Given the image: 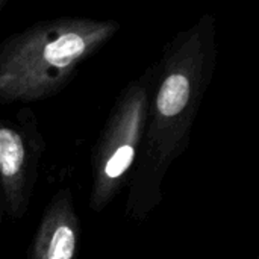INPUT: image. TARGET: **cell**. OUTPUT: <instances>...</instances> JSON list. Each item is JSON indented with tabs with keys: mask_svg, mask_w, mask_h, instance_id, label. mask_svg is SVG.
I'll list each match as a JSON object with an SVG mask.
<instances>
[{
	"mask_svg": "<svg viewBox=\"0 0 259 259\" xmlns=\"http://www.w3.org/2000/svg\"><path fill=\"white\" fill-rule=\"evenodd\" d=\"M217 53L215 17L203 14L178 32L153 64L144 140L127 181V219L143 222L161 205L165 176L190 146Z\"/></svg>",
	"mask_w": 259,
	"mask_h": 259,
	"instance_id": "1",
	"label": "cell"
},
{
	"mask_svg": "<svg viewBox=\"0 0 259 259\" xmlns=\"http://www.w3.org/2000/svg\"><path fill=\"white\" fill-rule=\"evenodd\" d=\"M120 29L112 18L56 17L8 35L0 41V105L58 96Z\"/></svg>",
	"mask_w": 259,
	"mask_h": 259,
	"instance_id": "2",
	"label": "cell"
},
{
	"mask_svg": "<svg viewBox=\"0 0 259 259\" xmlns=\"http://www.w3.org/2000/svg\"><path fill=\"white\" fill-rule=\"evenodd\" d=\"M153 65L126 83L117 96L90 158L88 206L103 212L127 185L147 123Z\"/></svg>",
	"mask_w": 259,
	"mask_h": 259,
	"instance_id": "3",
	"label": "cell"
},
{
	"mask_svg": "<svg viewBox=\"0 0 259 259\" xmlns=\"http://www.w3.org/2000/svg\"><path fill=\"white\" fill-rule=\"evenodd\" d=\"M44 152L46 140L32 109L0 118V205L8 219L23 220L27 214Z\"/></svg>",
	"mask_w": 259,
	"mask_h": 259,
	"instance_id": "4",
	"label": "cell"
},
{
	"mask_svg": "<svg viewBox=\"0 0 259 259\" xmlns=\"http://www.w3.org/2000/svg\"><path fill=\"white\" fill-rule=\"evenodd\" d=\"M79 241L80 217L71 190L62 187L47 202L26 259H77Z\"/></svg>",
	"mask_w": 259,
	"mask_h": 259,
	"instance_id": "5",
	"label": "cell"
},
{
	"mask_svg": "<svg viewBox=\"0 0 259 259\" xmlns=\"http://www.w3.org/2000/svg\"><path fill=\"white\" fill-rule=\"evenodd\" d=\"M6 5H8V0H0V14H2L3 11H5Z\"/></svg>",
	"mask_w": 259,
	"mask_h": 259,
	"instance_id": "6",
	"label": "cell"
},
{
	"mask_svg": "<svg viewBox=\"0 0 259 259\" xmlns=\"http://www.w3.org/2000/svg\"><path fill=\"white\" fill-rule=\"evenodd\" d=\"M3 211H2V205H0V229H2V223H3Z\"/></svg>",
	"mask_w": 259,
	"mask_h": 259,
	"instance_id": "7",
	"label": "cell"
}]
</instances>
